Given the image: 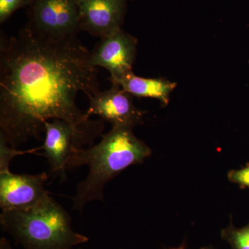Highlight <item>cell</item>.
Segmentation results:
<instances>
[{"label":"cell","mask_w":249,"mask_h":249,"mask_svg":"<svg viewBox=\"0 0 249 249\" xmlns=\"http://www.w3.org/2000/svg\"><path fill=\"white\" fill-rule=\"evenodd\" d=\"M0 40V134L10 146L41 140L53 119L89 124L77 96L99 92L97 67L77 37L50 38L27 25Z\"/></svg>","instance_id":"6da1fadb"},{"label":"cell","mask_w":249,"mask_h":249,"mask_svg":"<svg viewBox=\"0 0 249 249\" xmlns=\"http://www.w3.org/2000/svg\"><path fill=\"white\" fill-rule=\"evenodd\" d=\"M151 154L146 143L134 135L133 129L126 127H111L98 144L77 150L67 170L88 165L89 173L76 187L73 210L82 212L90 201H104L107 183L131 165L143 163Z\"/></svg>","instance_id":"7a4b0ae2"},{"label":"cell","mask_w":249,"mask_h":249,"mask_svg":"<svg viewBox=\"0 0 249 249\" xmlns=\"http://www.w3.org/2000/svg\"><path fill=\"white\" fill-rule=\"evenodd\" d=\"M0 224L25 249H71L89 241L73 231L70 214L52 197L27 211L1 213Z\"/></svg>","instance_id":"3957f363"},{"label":"cell","mask_w":249,"mask_h":249,"mask_svg":"<svg viewBox=\"0 0 249 249\" xmlns=\"http://www.w3.org/2000/svg\"><path fill=\"white\" fill-rule=\"evenodd\" d=\"M103 130L102 121H91L79 125L68 121L53 119L45 124V139L41 150L50 165L52 173L66 178L67 166L77 150L91 146Z\"/></svg>","instance_id":"277c9868"},{"label":"cell","mask_w":249,"mask_h":249,"mask_svg":"<svg viewBox=\"0 0 249 249\" xmlns=\"http://www.w3.org/2000/svg\"><path fill=\"white\" fill-rule=\"evenodd\" d=\"M28 5L27 25L40 35L64 40L80 31L78 0H29Z\"/></svg>","instance_id":"5b68a950"},{"label":"cell","mask_w":249,"mask_h":249,"mask_svg":"<svg viewBox=\"0 0 249 249\" xmlns=\"http://www.w3.org/2000/svg\"><path fill=\"white\" fill-rule=\"evenodd\" d=\"M47 174L18 175L0 170V207L2 212L27 211L50 199L45 184Z\"/></svg>","instance_id":"8992f818"},{"label":"cell","mask_w":249,"mask_h":249,"mask_svg":"<svg viewBox=\"0 0 249 249\" xmlns=\"http://www.w3.org/2000/svg\"><path fill=\"white\" fill-rule=\"evenodd\" d=\"M111 85L110 89L99 91L89 98V107L85 112L87 116L97 115L109 122L111 127L133 129L142 124L146 111L136 107L132 95L119 85Z\"/></svg>","instance_id":"52a82bcc"},{"label":"cell","mask_w":249,"mask_h":249,"mask_svg":"<svg viewBox=\"0 0 249 249\" xmlns=\"http://www.w3.org/2000/svg\"><path fill=\"white\" fill-rule=\"evenodd\" d=\"M138 41L122 29L100 38L91 52L94 67H102L110 73L109 80H116L132 71Z\"/></svg>","instance_id":"ba28073f"},{"label":"cell","mask_w":249,"mask_h":249,"mask_svg":"<svg viewBox=\"0 0 249 249\" xmlns=\"http://www.w3.org/2000/svg\"><path fill=\"white\" fill-rule=\"evenodd\" d=\"M80 30L105 37L121 29L127 0H78Z\"/></svg>","instance_id":"9c48e42d"},{"label":"cell","mask_w":249,"mask_h":249,"mask_svg":"<svg viewBox=\"0 0 249 249\" xmlns=\"http://www.w3.org/2000/svg\"><path fill=\"white\" fill-rule=\"evenodd\" d=\"M111 84H116L137 97L152 98L159 100L163 106L170 102V94L177 87V83L163 78H145L136 76L129 71L118 79L110 80Z\"/></svg>","instance_id":"30bf717a"},{"label":"cell","mask_w":249,"mask_h":249,"mask_svg":"<svg viewBox=\"0 0 249 249\" xmlns=\"http://www.w3.org/2000/svg\"><path fill=\"white\" fill-rule=\"evenodd\" d=\"M221 237L232 249H249V223L241 229L230 225L221 231Z\"/></svg>","instance_id":"8fae6325"},{"label":"cell","mask_w":249,"mask_h":249,"mask_svg":"<svg viewBox=\"0 0 249 249\" xmlns=\"http://www.w3.org/2000/svg\"><path fill=\"white\" fill-rule=\"evenodd\" d=\"M40 150L41 147L28 150H18L17 149L12 148L6 142L4 137L0 134V170L9 168L11 160H14L16 156L34 153Z\"/></svg>","instance_id":"7c38bea8"},{"label":"cell","mask_w":249,"mask_h":249,"mask_svg":"<svg viewBox=\"0 0 249 249\" xmlns=\"http://www.w3.org/2000/svg\"><path fill=\"white\" fill-rule=\"evenodd\" d=\"M29 4V0H0V22L4 23L15 11Z\"/></svg>","instance_id":"4fadbf2b"},{"label":"cell","mask_w":249,"mask_h":249,"mask_svg":"<svg viewBox=\"0 0 249 249\" xmlns=\"http://www.w3.org/2000/svg\"><path fill=\"white\" fill-rule=\"evenodd\" d=\"M228 178L232 183L249 188V165L240 170H231L228 174Z\"/></svg>","instance_id":"5bb4252c"},{"label":"cell","mask_w":249,"mask_h":249,"mask_svg":"<svg viewBox=\"0 0 249 249\" xmlns=\"http://www.w3.org/2000/svg\"><path fill=\"white\" fill-rule=\"evenodd\" d=\"M0 249H13L9 241L6 240L5 237H2L0 240Z\"/></svg>","instance_id":"9a60e30c"},{"label":"cell","mask_w":249,"mask_h":249,"mask_svg":"<svg viewBox=\"0 0 249 249\" xmlns=\"http://www.w3.org/2000/svg\"><path fill=\"white\" fill-rule=\"evenodd\" d=\"M200 249H214L213 247H202V248H201Z\"/></svg>","instance_id":"2e32d148"},{"label":"cell","mask_w":249,"mask_h":249,"mask_svg":"<svg viewBox=\"0 0 249 249\" xmlns=\"http://www.w3.org/2000/svg\"><path fill=\"white\" fill-rule=\"evenodd\" d=\"M185 249V248L183 247H178V248H175V249Z\"/></svg>","instance_id":"e0dca14e"}]
</instances>
